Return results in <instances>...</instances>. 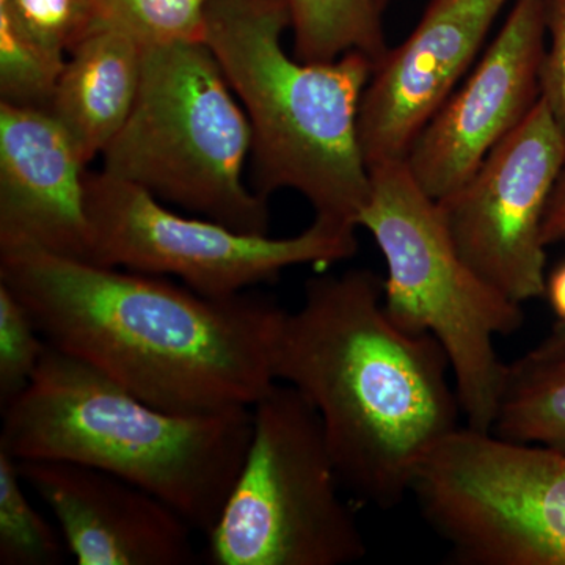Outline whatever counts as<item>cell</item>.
<instances>
[{"mask_svg": "<svg viewBox=\"0 0 565 565\" xmlns=\"http://www.w3.org/2000/svg\"><path fill=\"white\" fill-rule=\"evenodd\" d=\"M0 282L58 351L173 414L250 408L275 384L286 310L269 297L210 299L167 277L2 248Z\"/></svg>", "mask_w": 565, "mask_h": 565, "instance_id": "6da1fadb", "label": "cell"}, {"mask_svg": "<svg viewBox=\"0 0 565 565\" xmlns=\"http://www.w3.org/2000/svg\"><path fill=\"white\" fill-rule=\"evenodd\" d=\"M274 373L318 412L341 484L360 503L399 504L460 427L445 349L393 322L373 270L307 281L299 310L282 316Z\"/></svg>", "mask_w": 565, "mask_h": 565, "instance_id": "7a4b0ae2", "label": "cell"}, {"mask_svg": "<svg viewBox=\"0 0 565 565\" xmlns=\"http://www.w3.org/2000/svg\"><path fill=\"white\" fill-rule=\"evenodd\" d=\"M14 460L96 468L147 490L207 534L250 444L253 412L173 414L47 343L31 384L2 408Z\"/></svg>", "mask_w": 565, "mask_h": 565, "instance_id": "3957f363", "label": "cell"}, {"mask_svg": "<svg viewBox=\"0 0 565 565\" xmlns=\"http://www.w3.org/2000/svg\"><path fill=\"white\" fill-rule=\"evenodd\" d=\"M286 0H212L203 43L243 104L252 126L255 192H299L316 218L359 228L371 173L359 139L363 92L374 62L348 52L329 63L286 54Z\"/></svg>", "mask_w": 565, "mask_h": 565, "instance_id": "277c9868", "label": "cell"}, {"mask_svg": "<svg viewBox=\"0 0 565 565\" xmlns=\"http://www.w3.org/2000/svg\"><path fill=\"white\" fill-rule=\"evenodd\" d=\"M370 173V202L359 226L384 255L385 311L405 332L430 334L441 344L467 426L492 433L509 377L494 337L522 329V303L465 263L438 203L419 188L405 161Z\"/></svg>", "mask_w": 565, "mask_h": 565, "instance_id": "5b68a950", "label": "cell"}, {"mask_svg": "<svg viewBox=\"0 0 565 565\" xmlns=\"http://www.w3.org/2000/svg\"><path fill=\"white\" fill-rule=\"evenodd\" d=\"M204 43L145 47L131 114L103 170L243 233L269 232L267 200L245 185L252 126Z\"/></svg>", "mask_w": 565, "mask_h": 565, "instance_id": "8992f818", "label": "cell"}, {"mask_svg": "<svg viewBox=\"0 0 565 565\" xmlns=\"http://www.w3.org/2000/svg\"><path fill=\"white\" fill-rule=\"evenodd\" d=\"M250 444L215 525L214 565H343L366 555L321 418L277 382L252 407Z\"/></svg>", "mask_w": 565, "mask_h": 565, "instance_id": "52a82bcc", "label": "cell"}, {"mask_svg": "<svg viewBox=\"0 0 565 565\" xmlns=\"http://www.w3.org/2000/svg\"><path fill=\"white\" fill-rule=\"evenodd\" d=\"M412 493L457 563L565 565V452L459 427Z\"/></svg>", "mask_w": 565, "mask_h": 565, "instance_id": "ba28073f", "label": "cell"}, {"mask_svg": "<svg viewBox=\"0 0 565 565\" xmlns=\"http://www.w3.org/2000/svg\"><path fill=\"white\" fill-rule=\"evenodd\" d=\"M92 262L173 277L210 299H232L302 264H333L359 248L353 226L315 218L292 237L243 233L167 210L150 192L104 172L85 174Z\"/></svg>", "mask_w": 565, "mask_h": 565, "instance_id": "9c48e42d", "label": "cell"}, {"mask_svg": "<svg viewBox=\"0 0 565 565\" xmlns=\"http://www.w3.org/2000/svg\"><path fill=\"white\" fill-rule=\"evenodd\" d=\"M565 166V134L544 99L476 170L438 200L465 263L516 303L545 296L542 223Z\"/></svg>", "mask_w": 565, "mask_h": 565, "instance_id": "30bf717a", "label": "cell"}, {"mask_svg": "<svg viewBox=\"0 0 565 565\" xmlns=\"http://www.w3.org/2000/svg\"><path fill=\"white\" fill-rule=\"evenodd\" d=\"M545 35V0H516L470 79L419 134L405 163L435 202L462 188L541 98Z\"/></svg>", "mask_w": 565, "mask_h": 565, "instance_id": "8fae6325", "label": "cell"}, {"mask_svg": "<svg viewBox=\"0 0 565 565\" xmlns=\"http://www.w3.org/2000/svg\"><path fill=\"white\" fill-rule=\"evenodd\" d=\"M508 0H433L396 50L375 63L359 111L367 169L405 161L452 95Z\"/></svg>", "mask_w": 565, "mask_h": 565, "instance_id": "7c38bea8", "label": "cell"}, {"mask_svg": "<svg viewBox=\"0 0 565 565\" xmlns=\"http://www.w3.org/2000/svg\"><path fill=\"white\" fill-rule=\"evenodd\" d=\"M18 470L51 509L77 564L195 563L193 527L156 494L85 465L22 460Z\"/></svg>", "mask_w": 565, "mask_h": 565, "instance_id": "4fadbf2b", "label": "cell"}, {"mask_svg": "<svg viewBox=\"0 0 565 565\" xmlns=\"http://www.w3.org/2000/svg\"><path fill=\"white\" fill-rule=\"evenodd\" d=\"M87 167L50 111L0 103V250L92 262Z\"/></svg>", "mask_w": 565, "mask_h": 565, "instance_id": "5bb4252c", "label": "cell"}, {"mask_svg": "<svg viewBox=\"0 0 565 565\" xmlns=\"http://www.w3.org/2000/svg\"><path fill=\"white\" fill-rule=\"evenodd\" d=\"M145 47L110 29H93L70 51L47 111L90 166L128 120Z\"/></svg>", "mask_w": 565, "mask_h": 565, "instance_id": "9a60e30c", "label": "cell"}, {"mask_svg": "<svg viewBox=\"0 0 565 565\" xmlns=\"http://www.w3.org/2000/svg\"><path fill=\"white\" fill-rule=\"evenodd\" d=\"M492 433L565 452V353L527 355L509 366Z\"/></svg>", "mask_w": 565, "mask_h": 565, "instance_id": "2e32d148", "label": "cell"}, {"mask_svg": "<svg viewBox=\"0 0 565 565\" xmlns=\"http://www.w3.org/2000/svg\"><path fill=\"white\" fill-rule=\"evenodd\" d=\"M291 14L294 57L329 63L362 52L379 63L386 46L377 0H286Z\"/></svg>", "mask_w": 565, "mask_h": 565, "instance_id": "e0dca14e", "label": "cell"}, {"mask_svg": "<svg viewBox=\"0 0 565 565\" xmlns=\"http://www.w3.org/2000/svg\"><path fill=\"white\" fill-rule=\"evenodd\" d=\"M212 0H92L93 29H110L143 47L203 43Z\"/></svg>", "mask_w": 565, "mask_h": 565, "instance_id": "ac0fdd59", "label": "cell"}, {"mask_svg": "<svg viewBox=\"0 0 565 565\" xmlns=\"http://www.w3.org/2000/svg\"><path fill=\"white\" fill-rule=\"evenodd\" d=\"M63 55L25 31L0 2V103L46 110L65 66Z\"/></svg>", "mask_w": 565, "mask_h": 565, "instance_id": "d6986e66", "label": "cell"}, {"mask_svg": "<svg viewBox=\"0 0 565 565\" xmlns=\"http://www.w3.org/2000/svg\"><path fill=\"white\" fill-rule=\"evenodd\" d=\"M22 482L17 460L0 449V564H61L68 550L61 527L33 509Z\"/></svg>", "mask_w": 565, "mask_h": 565, "instance_id": "ffe728a7", "label": "cell"}, {"mask_svg": "<svg viewBox=\"0 0 565 565\" xmlns=\"http://www.w3.org/2000/svg\"><path fill=\"white\" fill-rule=\"evenodd\" d=\"M46 345L24 305L0 282V407L28 388Z\"/></svg>", "mask_w": 565, "mask_h": 565, "instance_id": "44dd1931", "label": "cell"}, {"mask_svg": "<svg viewBox=\"0 0 565 565\" xmlns=\"http://www.w3.org/2000/svg\"><path fill=\"white\" fill-rule=\"evenodd\" d=\"M31 35L51 50H73L93 31L92 0H0Z\"/></svg>", "mask_w": 565, "mask_h": 565, "instance_id": "7402d4cb", "label": "cell"}, {"mask_svg": "<svg viewBox=\"0 0 565 565\" xmlns=\"http://www.w3.org/2000/svg\"><path fill=\"white\" fill-rule=\"evenodd\" d=\"M550 50L542 65L541 98L565 134V0H545Z\"/></svg>", "mask_w": 565, "mask_h": 565, "instance_id": "603a6c76", "label": "cell"}, {"mask_svg": "<svg viewBox=\"0 0 565 565\" xmlns=\"http://www.w3.org/2000/svg\"><path fill=\"white\" fill-rule=\"evenodd\" d=\"M563 241H565V166L546 206L544 223H542V243L545 247Z\"/></svg>", "mask_w": 565, "mask_h": 565, "instance_id": "cb8c5ba5", "label": "cell"}, {"mask_svg": "<svg viewBox=\"0 0 565 565\" xmlns=\"http://www.w3.org/2000/svg\"><path fill=\"white\" fill-rule=\"evenodd\" d=\"M545 296H548L553 311L565 326V263L546 278Z\"/></svg>", "mask_w": 565, "mask_h": 565, "instance_id": "d4e9b609", "label": "cell"}, {"mask_svg": "<svg viewBox=\"0 0 565 565\" xmlns=\"http://www.w3.org/2000/svg\"><path fill=\"white\" fill-rule=\"evenodd\" d=\"M565 353V326L557 322L550 337L530 352L534 356H553Z\"/></svg>", "mask_w": 565, "mask_h": 565, "instance_id": "484cf974", "label": "cell"}, {"mask_svg": "<svg viewBox=\"0 0 565 565\" xmlns=\"http://www.w3.org/2000/svg\"><path fill=\"white\" fill-rule=\"evenodd\" d=\"M377 2H379V6L384 7V3L386 2V0H377Z\"/></svg>", "mask_w": 565, "mask_h": 565, "instance_id": "4316f807", "label": "cell"}]
</instances>
